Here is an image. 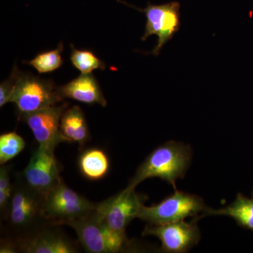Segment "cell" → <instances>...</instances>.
<instances>
[{
	"mask_svg": "<svg viewBox=\"0 0 253 253\" xmlns=\"http://www.w3.org/2000/svg\"><path fill=\"white\" fill-rule=\"evenodd\" d=\"M191 149L188 145L170 141L156 148L145 159L131 179L128 187L135 189L149 178L167 181L176 190V181L189 169Z\"/></svg>",
	"mask_w": 253,
	"mask_h": 253,
	"instance_id": "6da1fadb",
	"label": "cell"
},
{
	"mask_svg": "<svg viewBox=\"0 0 253 253\" xmlns=\"http://www.w3.org/2000/svg\"><path fill=\"white\" fill-rule=\"evenodd\" d=\"M9 168L1 165L0 168V210L1 216L5 217L11 200L12 185L10 181Z\"/></svg>",
	"mask_w": 253,
	"mask_h": 253,
	"instance_id": "ffe728a7",
	"label": "cell"
},
{
	"mask_svg": "<svg viewBox=\"0 0 253 253\" xmlns=\"http://www.w3.org/2000/svg\"><path fill=\"white\" fill-rule=\"evenodd\" d=\"M60 130L66 142H75L82 148L89 139V131L85 116L81 108L74 106L63 113Z\"/></svg>",
	"mask_w": 253,
	"mask_h": 253,
	"instance_id": "5bb4252c",
	"label": "cell"
},
{
	"mask_svg": "<svg viewBox=\"0 0 253 253\" xmlns=\"http://www.w3.org/2000/svg\"><path fill=\"white\" fill-rule=\"evenodd\" d=\"M32 189L45 195L62 180L54 149L38 145L21 176Z\"/></svg>",
	"mask_w": 253,
	"mask_h": 253,
	"instance_id": "9c48e42d",
	"label": "cell"
},
{
	"mask_svg": "<svg viewBox=\"0 0 253 253\" xmlns=\"http://www.w3.org/2000/svg\"><path fill=\"white\" fill-rule=\"evenodd\" d=\"M78 167L86 179L100 180L109 172V158L104 150L91 148L83 151L78 160Z\"/></svg>",
	"mask_w": 253,
	"mask_h": 253,
	"instance_id": "9a60e30c",
	"label": "cell"
},
{
	"mask_svg": "<svg viewBox=\"0 0 253 253\" xmlns=\"http://www.w3.org/2000/svg\"><path fill=\"white\" fill-rule=\"evenodd\" d=\"M96 204L68 187L63 179L44 195L43 217L50 225H67L92 212Z\"/></svg>",
	"mask_w": 253,
	"mask_h": 253,
	"instance_id": "277c9868",
	"label": "cell"
},
{
	"mask_svg": "<svg viewBox=\"0 0 253 253\" xmlns=\"http://www.w3.org/2000/svg\"><path fill=\"white\" fill-rule=\"evenodd\" d=\"M144 236H154L161 241L165 253H182L189 251L199 242L201 234L196 220H184L169 224L154 225L145 228Z\"/></svg>",
	"mask_w": 253,
	"mask_h": 253,
	"instance_id": "30bf717a",
	"label": "cell"
},
{
	"mask_svg": "<svg viewBox=\"0 0 253 253\" xmlns=\"http://www.w3.org/2000/svg\"><path fill=\"white\" fill-rule=\"evenodd\" d=\"M206 215L228 216L233 218L239 225L253 231V199L239 194L235 201L227 207L219 210L209 208L203 214Z\"/></svg>",
	"mask_w": 253,
	"mask_h": 253,
	"instance_id": "2e32d148",
	"label": "cell"
},
{
	"mask_svg": "<svg viewBox=\"0 0 253 253\" xmlns=\"http://www.w3.org/2000/svg\"><path fill=\"white\" fill-rule=\"evenodd\" d=\"M119 1L144 13L146 23L141 41H146L150 36L158 37L157 44L150 52L154 56L159 55L163 46L172 39L180 28L181 6L178 1H170L163 4H152L148 2L144 9L136 7L123 1Z\"/></svg>",
	"mask_w": 253,
	"mask_h": 253,
	"instance_id": "52a82bcc",
	"label": "cell"
},
{
	"mask_svg": "<svg viewBox=\"0 0 253 253\" xmlns=\"http://www.w3.org/2000/svg\"><path fill=\"white\" fill-rule=\"evenodd\" d=\"M208 208L199 196L176 189L174 194L160 204L150 207L142 205L138 218L149 224L160 225L184 220L189 217H198Z\"/></svg>",
	"mask_w": 253,
	"mask_h": 253,
	"instance_id": "5b68a950",
	"label": "cell"
},
{
	"mask_svg": "<svg viewBox=\"0 0 253 253\" xmlns=\"http://www.w3.org/2000/svg\"><path fill=\"white\" fill-rule=\"evenodd\" d=\"M22 136L15 131L0 136V164L5 165L17 156L26 146Z\"/></svg>",
	"mask_w": 253,
	"mask_h": 253,
	"instance_id": "d6986e66",
	"label": "cell"
},
{
	"mask_svg": "<svg viewBox=\"0 0 253 253\" xmlns=\"http://www.w3.org/2000/svg\"><path fill=\"white\" fill-rule=\"evenodd\" d=\"M94 210L67 224L76 231L83 249L91 253H117L130 249L132 244L126 233L113 230L96 215Z\"/></svg>",
	"mask_w": 253,
	"mask_h": 253,
	"instance_id": "3957f363",
	"label": "cell"
},
{
	"mask_svg": "<svg viewBox=\"0 0 253 253\" xmlns=\"http://www.w3.org/2000/svg\"><path fill=\"white\" fill-rule=\"evenodd\" d=\"M20 252L26 253H75L77 245L57 229L40 228L15 241Z\"/></svg>",
	"mask_w": 253,
	"mask_h": 253,
	"instance_id": "7c38bea8",
	"label": "cell"
},
{
	"mask_svg": "<svg viewBox=\"0 0 253 253\" xmlns=\"http://www.w3.org/2000/svg\"><path fill=\"white\" fill-rule=\"evenodd\" d=\"M142 201L135 189H126L99 204H96L95 213L113 230L126 233L128 224L138 218Z\"/></svg>",
	"mask_w": 253,
	"mask_h": 253,
	"instance_id": "ba28073f",
	"label": "cell"
},
{
	"mask_svg": "<svg viewBox=\"0 0 253 253\" xmlns=\"http://www.w3.org/2000/svg\"><path fill=\"white\" fill-rule=\"evenodd\" d=\"M57 89L63 99L68 98L88 105L99 104L103 107L107 105L99 83L91 73H81L67 84L57 86Z\"/></svg>",
	"mask_w": 253,
	"mask_h": 253,
	"instance_id": "4fadbf2b",
	"label": "cell"
},
{
	"mask_svg": "<svg viewBox=\"0 0 253 253\" xmlns=\"http://www.w3.org/2000/svg\"><path fill=\"white\" fill-rule=\"evenodd\" d=\"M71 45V63L75 68L83 74L91 73L96 70L104 71L106 64L89 50L78 49L73 44Z\"/></svg>",
	"mask_w": 253,
	"mask_h": 253,
	"instance_id": "e0dca14e",
	"label": "cell"
},
{
	"mask_svg": "<svg viewBox=\"0 0 253 253\" xmlns=\"http://www.w3.org/2000/svg\"><path fill=\"white\" fill-rule=\"evenodd\" d=\"M20 72L21 71L15 65L9 77L6 81L1 82L0 84V107L11 102Z\"/></svg>",
	"mask_w": 253,
	"mask_h": 253,
	"instance_id": "44dd1931",
	"label": "cell"
},
{
	"mask_svg": "<svg viewBox=\"0 0 253 253\" xmlns=\"http://www.w3.org/2000/svg\"><path fill=\"white\" fill-rule=\"evenodd\" d=\"M44 195L28 186L22 178L12 185V193L4 219L8 229L18 239L40 229V222L46 221L42 216Z\"/></svg>",
	"mask_w": 253,
	"mask_h": 253,
	"instance_id": "7a4b0ae2",
	"label": "cell"
},
{
	"mask_svg": "<svg viewBox=\"0 0 253 253\" xmlns=\"http://www.w3.org/2000/svg\"><path fill=\"white\" fill-rule=\"evenodd\" d=\"M18 251L17 246L14 240L13 241L9 239L4 240L3 243L1 242V248H0V253H16Z\"/></svg>",
	"mask_w": 253,
	"mask_h": 253,
	"instance_id": "7402d4cb",
	"label": "cell"
},
{
	"mask_svg": "<svg viewBox=\"0 0 253 253\" xmlns=\"http://www.w3.org/2000/svg\"><path fill=\"white\" fill-rule=\"evenodd\" d=\"M67 108V103H63L19 117L29 126L39 146L55 150L61 143L66 142L60 130V123Z\"/></svg>",
	"mask_w": 253,
	"mask_h": 253,
	"instance_id": "8fae6325",
	"label": "cell"
},
{
	"mask_svg": "<svg viewBox=\"0 0 253 253\" xmlns=\"http://www.w3.org/2000/svg\"><path fill=\"white\" fill-rule=\"evenodd\" d=\"M63 100L52 81L21 71L11 103L21 116L59 104Z\"/></svg>",
	"mask_w": 253,
	"mask_h": 253,
	"instance_id": "8992f818",
	"label": "cell"
},
{
	"mask_svg": "<svg viewBox=\"0 0 253 253\" xmlns=\"http://www.w3.org/2000/svg\"><path fill=\"white\" fill-rule=\"evenodd\" d=\"M63 43L61 42L56 49L40 53L34 59L28 61V64L33 66L39 73L53 72L63 65Z\"/></svg>",
	"mask_w": 253,
	"mask_h": 253,
	"instance_id": "ac0fdd59",
	"label": "cell"
}]
</instances>
